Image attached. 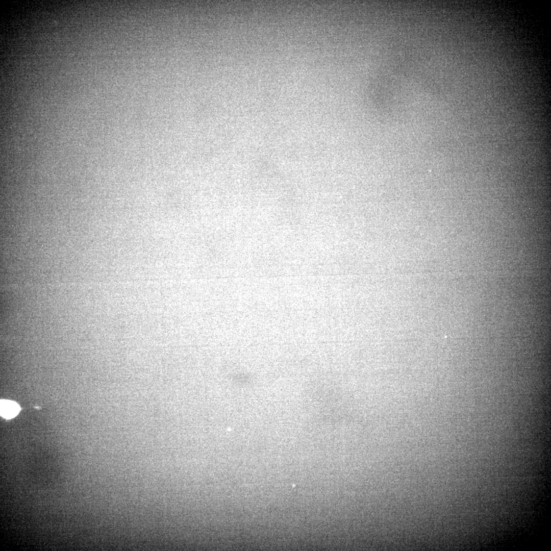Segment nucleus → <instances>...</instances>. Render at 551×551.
Wrapping results in <instances>:
<instances>
[{"mask_svg": "<svg viewBox=\"0 0 551 551\" xmlns=\"http://www.w3.org/2000/svg\"><path fill=\"white\" fill-rule=\"evenodd\" d=\"M20 411L19 405L9 400L1 401V415L6 419H11L16 417Z\"/></svg>", "mask_w": 551, "mask_h": 551, "instance_id": "1", "label": "nucleus"}]
</instances>
